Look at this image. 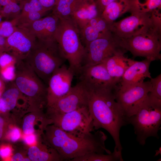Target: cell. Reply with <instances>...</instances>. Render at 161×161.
I'll use <instances>...</instances> for the list:
<instances>
[{
	"label": "cell",
	"mask_w": 161,
	"mask_h": 161,
	"mask_svg": "<svg viewBox=\"0 0 161 161\" xmlns=\"http://www.w3.org/2000/svg\"><path fill=\"white\" fill-rule=\"evenodd\" d=\"M55 39L69 67L77 75L82 66L85 48L79 29L71 17L59 18Z\"/></svg>",
	"instance_id": "5"
},
{
	"label": "cell",
	"mask_w": 161,
	"mask_h": 161,
	"mask_svg": "<svg viewBox=\"0 0 161 161\" xmlns=\"http://www.w3.org/2000/svg\"><path fill=\"white\" fill-rule=\"evenodd\" d=\"M8 114L0 113V143L5 139L7 132L11 124Z\"/></svg>",
	"instance_id": "31"
},
{
	"label": "cell",
	"mask_w": 161,
	"mask_h": 161,
	"mask_svg": "<svg viewBox=\"0 0 161 161\" xmlns=\"http://www.w3.org/2000/svg\"><path fill=\"white\" fill-rule=\"evenodd\" d=\"M6 85L5 82L2 78L0 74V97L4 90Z\"/></svg>",
	"instance_id": "43"
},
{
	"label": "cell",
	"mask_w": 161,
	"mask_h": 161,
	"mask_svg": "<svg viewBox=\"0 0 161 161\" xmlns=\"http://www.w3.org/2000/svg\"><path fill=\"white\" fill-rule=\"evenodd\" d=\"M24 117L22 123V130L25 134H35L37 132V126L40 135H42L46 127L52 124L51 120L43 111L29 112Z\"/></svg>",
	"instance_id": "20"
},
{
	"label": "cell",
	"mask_w": 161,
	"mask_h": 161,
	"mask_svg": "<svg viewBox=\"0 0 161 161\" xmlns=\"http://www.w3.org/2000/svg\"><path fill=\"white\" fill-rule=\"evenodd\" d=\"M13 0H0V9Z\"/></svg>",
	"instance_id": "44"
},
{
	"label": "cell",
	"mask_w": 161,
	"mask_h": 161,
	"mask_svg": "<svg viewBox=\"0 0 161 161\" xmlns=\"http://www.w3.org/2000/svg\"><path fill=\"white\" fill-rule=\"evenodd\" d=\"M79 32L81 41L84 47L91 42L108 36L113 32L104 33L96 26L89 24L79 30Z\"/></svg>",
	"instance_id": "25"
},
{
	"label": "cell",
	"mask_w": 161,
	"mask_h": 161,
	"mask_svg": "<svg viewBox=\"0 0 161 161\" xmlns=\"http://www.w3.org/2000/svg\"><path fill=\"white\" fill-rule=\"evenodd\" d=\"M12 149L10 145H0V156L3 159L9 158L12 154Z\"/></svg>",
	"instance_id": "37"
},
{
	"label": "cell",
	"mask_w": 161,
	"mask_h": 161,
	"mask_svg": "<svg viewBox=\"0 0 161 161\" xmlns=\"http://www.w3.org/2000/svg\"><path fill=\"white\" fill-rule=\"evenodd\" d=\"M15 67L13 81L27 97L30 106V112L43 111L47 104V86L24 60L17 61Z\"/></svg>",
	"instance_id": "6"
},
{
	"label": "cell",
	"mask_w": 161,
	"mask_h": 161,
	"mask_svg": "<svg viewBox=\"0 0 161 161\" xmlns=\"http://www.w3.org/2000/svg\"><path fill=\"white\" fill-rule=\"evenodd\" d=\"M77 0H57L52 9V14L59 18L71 17Z\"/></svg>",
	"instance_id": "27"
},
{
	"label": "cell",
	"mask_w": 161,
	"mask_h": 161,
	"mask_svg": "<svg viewBox=\"0 0 161 161\" xmlns=\"http://www.w3.org/2000/svg\"><path fill=\"white\" fill-rule=\"evenodd\" d=\"M4 90L0 97L1 104L4 110L9 113L29 112L30 106L27 97L17 88L13 81L8 82Z\"/></svg>",
	"instance_id": "17"
},
{
	"label": "cell",
	"mask_w": 161,
	"mask_h": 161,
	"mask_svg": "<svg viewBox=\"0 0 161 161\" xmlns=\"http://www.w3.org/2000/svg\"><path fill=\"white\" fill-rule=\"evenodd\" d=\"M25 153L18 152L15 153L11 156L10 160L12 161H30V160L27 156L24 155Z\"/></svg>",
	"instance_id": "39"
},
{
	"label": "cell",
	"mask_w": 161,
	"mask_h": 161,
	"mask_svg": "<svg viewBox=\"0 0 161 161\" xmlns=\"http://www.w3.org/2000/svg\"><path fill=\"white\" fill-rule=\"evenodd\" d=\"M126 121L133 126L140 145H143L149 137L158 138L161 124V100L148 93L134 113L126 118Z\"/></svg>",
	"instance_id": "3"
},
{
	"label": "cell",
	"mask_w": 161,
	"mask_h": 161,
	"mask_svg": "<svg viewBox=\"0 0 161 161\" xmlns=\"http://www.w3.org/2000/svg\"><path fill=\"white\" fill-rule=\"evenodd\" d=\"M1 143H0V145H1Z\"/></svg>",
	"instance_id": "46"
},
{
	"label": "cell",
	"mask_w": 161,
	"mask_h": 161,
	"mask_svg": "<svg viewBox=\"0 0 161 161\" xmlns=\"http://www.w3.org/2000/svg\"><path fill=\"white\" fill-rule=\"evenodd\" d=\"M84 48L82 66L100 64L113 56L124 55L128 51L122 45L121 38L113 32L91 42Z\"/></svg>",
	"instance_id": "8"
},
{
	"label": "cell",
	"mask_w": 161,
	"mask_h": 161,
	"mask_svg": "<svg viewBox=\"0 0 161 161\" xmlns=\"http://www.w3.org/2000/svg\"><path fill=\"white\" fill-rule=\"evenodd\" d=\"M42 137L48 145L58 152L62 161H71L91 152H111L105 146L107 136L101 130L78 136L66 132L51 124L46 127Z\"/></svg>",
	"instance_id": "2"
},
{
	"label": "cell",
	"mask_w": 161,
	"mask_h": 161,
	"mask_svg": "<svg viewBox=\"0 0 161 161\" xmlns=\"http://www.w3.org/2000/svg\"><path fill=\"white\" fill-rule=\"evenodd\" d=\"M10 125L7 132L5 139L6 138L13 142H16L21 137V131L20 129L16 127H10Z\"/></svg>",
	"instance_id": "36"
},
{
	"label": "cell",
	"mask_w": 161,
	"mask_h": 161,
	"mask_svg": "<svg viewBox=\"0 0 161 161\" xmlns=\"http://www.w3.org/2000/svg\"><path fill=\"white\" fill-rule=\"evenodd\" d=\"M152 61L145 58L140 61H135L126 71L116 89L123 91L144 82L146 78H151L149 67Z\"/></svg>",
	"instance_id": "16"
},
{
	"label": "cell",
	"mask_w": 161,
	"mask_h": 161,
	"mask_svg": "<svg viewBox=\"0 0 161 161\" xmlns=\"http://www.w3.org/2000/svg\"><path fill=\"white\" fill-rule=\"evenodd\" d=\"M77 76L83 86L97 88L115 89L117 84L109 74L103 63L91 66H83Z\"/></svg>",
	"instance_id": "14"
},
{
	"label": "cell",
	"mask_w": 161,
	"mask_h": 161,
	"mask_svg": "<svg viewBox=\"0 0 161 161\" xmlns=\"http://www.w3.org/2000/svg\"><path fill=\"white\" fill-rule=\"evenodd\" d=\"M127 12H133L130 0H115L106 6L102 13L101 16L107 21L114 22Z\"/></svg>",
	"instance_id": "23"
},
{
	"label": "cell",
	"mask_w": 161,
	"mask_h": 161,
	"mask_svg": "<svg viewBox=\"0 0 161 161\" xmlns=\"http://www.w3.org/2000/svg\"><path fill=\"white\" fill-rule=\"evenodd\" d=\"M122 152L114 150L109 154L91 152L75 158L71 161H122Z\"/></svg>",
	"instance_id": "24"
},
{
	"label": "cell",
	"mask_w": 161,
	"mask_h": 161,
	"mask_svg": "<svg viewBox=\"0 0 161 161\" xmlns=\"http://www.w3.org/2000/svg\"><path fill=\"white\" fill-rule=\"evenodd\" d=\"M135 61L125 57L124 55H117L109 58L103 63L109 74L117 84L126 69Z\"/></svg>",
	"instance_id": "21"
},
{
	"label": "cell",
	"mask_w": 161,
	"mask_h": 161,
	"mask_svg": "<svg viewBox=\"0 0 161 161\" xmlns=\"http://www.w3.org/2000/svg\"><path fill=\"white\" fill-rule=\"evenodd\" d=\"M151 86L149 81L143 82L127 90H114L116 100L126 118L131 115L137 106L145 98Z\"/></svg>",
	"instance_id": "13"
},
{
	"label": "cell",
	"mask_w": 161,
	"mask_h": 161,
	"mask_svg": "<svg viewBox=\"0 0 161 161\" xmlns=\"http://www.w3.org/2000/svg\"><path fill=\"white\" fill-rule=\"evenodd\" d=\"M15 65H11L0 69V74L6 82L13 81L16 76Z\"/></svg>",
	"instance_id": "34"
},
{
	"label": "cell",
	"mask_w": 161,
	"mask_h": 161,
	"mask_svg": "<svg viewBox=\"0 0 161 161\" xmlns=\"http://www.w3.org/2000/svg\"><path fill=\"white\" fill-rule=\"evenodd\" d=\"M101 15L95 0H77L71 17L80 30L86 26L92 19Z\"/></svg>",
	"instance_id": "19"
},
{
	"label": "cell",
	"mask_w": 161,
	"mask_h": 161,
	"mask_svg": "<svg viewBox=\"0 0 161 161\" xmlns=\"http://www.w3.org/2000/svg\"><path fill=\"white\" fill-rule=\"evenodd\" d=\"M75 75L72 70L64 64L53 73L47 85L46 108L51 105L70 91Z\"/></svg>",
	"instance_id": "12"
},
{
	"label": "cell",
	"mask_w": 161,
	"mask_h": 161,
	"mask_svg": "<svg viewBox=\"0 0 161 161\" xmlns=\"http://www.w3.org/2000/svg\"><path fill=\"white\" fill-rule=\"evenodd\" d=\"M41 3L47 11L52 10L57 0H39Z\"/></svg>",
	"instance_id": "40"
},
{
	"label": "cell",
	"mask_w": 161,
	"mask_h": 161,
	"mask_svg": "<svg viewBox=\"0 0 161 161\" xmlns=\"http://www.w3.org/2000/svg\"><path fill=\"white\" fill-rule=\"evenodd\" d=\"M24 0H13L0 9V15L7 20L16 18L20 14Z\"/></svg>",
	"instance_id": "28"
},
{
	"label": "cell",
	"mask_w": 161,
	"mask_h": 161,
	"mask_svg": "<svg viewBox=\"0 0 161 161\" xmlns=\"http://www.w3.org/2000/svg\"><path fill=\"white\" fill-rule=\"evenodd\" d=\"M83 86L86 91L88 107L95 130L100 128L106 130L114 140V150L122 152L120 131L127 123L126 117L115 100L114 89Z\"/></svg>",
	"instance_id": "1"
},
{
	"label": "cell",
	"mask_w": 161,
	"mask_h": 161,
	"mask_svg": "<svg viewBox=\"0 0 161 161\" xmlns=\"http://www.w3.org/2000/svg\"><path fill=\"white\" fill-rule=\"evenodd\" d=\"M17 61L16 58L11 54L4 52L0 55V69L16 65Z\"/></svg>",
	"instance_id": "35"
},
{
	"label": "cell",
	"mask_w": 161,
	"mask_h": 161,
	"mask_svg": "<svg viewBox=\"0 0 161 161\" xmlns=\"http://www.w3.org/2000/svg\"><path fill=\"white\" fill-rule=\"evenodd\" d=\"M2 18L1 16L0 15V22L1 21Z\"/></svg>",
	"instance_id": "45"
},
{
	"label": "cell",
	"mask_w": 161,
	"mask_h": 161,
	"mask_svg": "<svg viewBox=\"0 0 161 161\" xmlns=\"http://www.w3.org/2000/svg\"><path fill=\"white\" fill-rule=\"evenodd\" d=\"M6 38L0 35V55L5 51Z\"/></svg>",
	"instance_id": "42"
},
{
	"label": "cell",
	"mask_w": 161,
	"mask_h": 161,
	"mask_svg": "<svg viewBox=\"0 0 161 161\" xmlns=\"http://www.w3.org/2000/svg\"><path fill=\"white\" fill-rule=\"evenodd\" d=\"M27 154L32 161H62L58 152L48 145L43 138L36 145L30 146Z\"/></svg>",
	"instance_id": "22"
},
{
	"label": "cell",
	"mask_w": 161,
	"mask_h": 161,
	"mask_svg": "<svg viewBox=\"0 0 161 161\" xmlns=\"http://www.w3.org/2000/svg\"><path fill=\"white\" fill-rule=\"evenodd\" d=\"M88 106L87 97L86 89L79 82L72 86L70 91L50 106L46 107L47 116L61 115Z\"/></svg>",
	"instance_id": "11"
},
{
	"label": "cell",
	"mask_w": 161,
	"mask_h": 161,
	"mask_svg": "<svg viewBox=\"0 0 161 161\" xmlns=\"http://www.w3.org/2000/svg\"><path fill=\"white\" fill-rule=\"evenodd\" d=\"M17 28L12 20L1 21L0 22V35L6 38L12 35Z\"/></svg>",
	"instance_id": "32"
},
{
	"label": "cell",
	"mask_w": 161,
	"mask_h": 161,
	"mask_svg": "<svg viewBox=\"0 0 161 161\" xmlns=\"http://www.w3.org/2000/svg\"><path fill=\"white\" fill-rule=\"evenodd\" d=\"M44 14L36 11L20 13L18 17L12 21L16 27H22L42 18Z\"/></svg>",
	"instance_id": "29"
},
{
	"label": "cell",
	"mask_w": 161,
	"mask_h": 161,
	"mask_svg": "<svg viewBox=\"0 0 161 161\" xmlns=\"http://www.w3.org/2000/svg\"><path fill=\"white\" fill-rule=\"evenodd\" d=\"M47 117L51 120L52 124L74 135L82 136L95 130L88 106L62 114Z\"/></svg>",
	"instance_id": "10"
},
{
	"label": "cell",
	"mask_w": 161,
	"mask_h": 161,
	"mask_svg": "<svg viewBox=\"0 0 161 161\" xmlns=\"http://www.w3.org/2000/svg\"><path fill=\"white\" fill-rule=\"evenodd\" d=\"M36 41L35 36L27 29L17 27L14 32L6 38L5 52L13 56L17 61L24 60Z\"/></svg>",
	"instance_id": "15"
},
{
	"label": "cell",
	"mask_w": 161,
	"mask_h": 161,
	"mask_svg": "<svg viewBox=\"0 0 161 161\" xmlns=\"http://www.w3.org/2000/svg\"><path fill=\"white\" fill-rule=\"evenodd\" d=\"M121 40L122 45L133 57H144L152 61L161 60V32L139 34Z\"/></svg>",
	"instance_id": "9"
},
{
	"label": "cell",
	"mask_w": 161,
	"mask_h": 161,
	"mask_svg": "<svg viewBox=\"0 0 161 161\" xmlns=\"http://www.w3.org/2000/svg\"><path fill=\"white\" fill-rule=\"evenodd\" d=\"M131 14L114 22L112 32L119 37L126 38L139 34L161 32L160 12L136 11Z\"/></svg>",
	"instance_id": "7"
},
{
	"label": "cell",
	"mask_w": 161,
	"mask_h": 161,
	"mask_svg": "<svg viewBox=\"0 0 161 161\" xmlns=\"http://www.w3.org/2000/svg\"><path fill=\"white\" fill-rule=\"evenodd\" d=\"M133 12H160L161 0H130Z\"/></svg>",
	"instance_id": "26"
},
{
	"label": "cell",
	"mask_w": 161,
	"mask_h": 161,
	"mask_svg": "<svg viewBox=\"0 0 161 161\" xmlns=\"http://www.w3.org/2000/svg\"><path fill=\"white\" fill-rule=\"evenodd\" d=\"M58 21L59 18L52 14L22 27L27 29L37 40L55 41V35Z\"/></svg>",
	"instance_id": "18"
},
{
	"label": "cell",
	"mask_w": 161,
	"mask_h": 161,
	"mask_svg": "<svg viewBox=\"0 0 161 161\" xmlns=\"http://www.w3.org/2000/svg\"><path fill=\"white\" fill-rule=\"evenodd\" d=\"M24 61L47 86L51 76L66 60L55 40L42 41L36 40L34 46Z\"/></svg>",
	"instance_id": "4"
},
{
	"label": "cell",
	"mask_w": 161,
	"mask_h": 161,
	"mask_svg": "<svg viewBox=\"0 0 161 161\" xmlns=\"http://www.w3.org/2000/svg\"><path fill=\"white\" fill-rule=\"evenodd\" d=\"M151 86L149 93L152 96L161 100V74L150 79Z\"/></svg>",
	"instance_id": "33"
},
{
	"label": "cell",
	"mask_w": 161,
	"mask_h": 161,
	"mask_svg": "<svg viewBox=\"0 0 161 161\" xmlns=\"http://www.w3.org/2000/svg\"><path fill=\"white\" fill-rule=\"evenodd\" d=\"M36 11L45 14L47 11L39 0H24L21 13Z\"/></svg>",
	"instance_id": "30"
},
{
	"label": "cell",
	"mask_w": 161,
	"mask_h": 161,
	"mask_svg": "<svg viewBox=\"0 0 161 161\" xmlns=\"http://www.w3.org/2000/svg\"><path fill=\"white\" fill-rule=\"evenodd\" d=\"M115 0H95L99 12L102 14L105 8L111 3Z\"/></svg>",
	"instance_id": "38"
},
{
	"label": "cell",
	"mask_w": 161,
	"mask_h": 161,
	"mask_svg": "<svg viewBox=\"0 0 161 161\" xmlns=\"http://www.w3.org/2000/svg\"><path fill=\"white\" fill-rule=\"evenodd\" d=\"M24 140L25 143L28 145L35 144L36 141V136L35 134H25Z\"/></svg>",
	"instance_id": "41"
}]
</instances>
